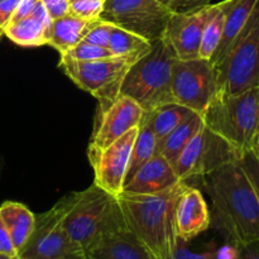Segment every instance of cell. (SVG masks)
<instances>
[{
	"label": "cell",
	"mask_w": 259,
	"mask_h": 259,
	"mask_svg": "<svg viewBox=\"0 0 259 259\" xmlns=\"http://www.w3.org/2000/svg\"><path fill=\"white\" fill-rule=\"evenodd\" d=\"M211 200L210 228L230 245L259 240V197L239 161L201 177Z\"/></svg>",
	"instance_id": "obj_1"
},
{
	"label": "cell",
	"mask_w": 259,
	"mask_h": 259,
	"mask_svg": "<svg viewBox=\"0 0 259 259\" xmlns=\"http://www.w3.org/2000/svg\"><path fill=\"white\" fill-rule=\"evenodd\" d=\"M184 181L151 195L121 192L118 196L125 224L158 259H168L176 234L174 204Z\"/></svg>",
	"instance_id": "obj_2"
},
{
	"label": "cell",
	"mask_w": 259,
	"mask_h": 259,
	"mask_svg": "<svg viewBox=\"0 0 259 259\" xmlns=\"http://www.w3.org/2000/svg\"><path fill=\"white\" fill-rule=\"evenodd\" d=\"M201 118L242 156L253 152L259 136V86L234 95L217 93Z\"/></svg>",
	"instance_id": "obj_3"
},
{
	"label": "cell",
	"mask_w": 259,
	"mask_h": 259,
	"mask_svg": "<svg viewBox=\"0 0 259 259\" xmlns=\"http://www.w3.org/2000/svg\"><path fill=\"white\" fill-rule=\"evenodd\" d=\"M176 60V55L163 37L154 40L151 51L131 66L124 76L119 94L133 99L144 111L175 103L171 78Z\"/></svg>",
	"instance_id": "obj_4"
},
{
	"label": "cell",
	"mask_w": 259,
	"mask_h": 259,
	"mask_svg": "<svg viewBox=\"0 0 259 259\" xmlns=\"http://www.w3.org/2000/svg\"><path fill=\"white\" fill-rule=\"evenodd\" d=\"M63 227L86 253L104 235L126 224L118 197L93 184L80 191L77 201L63 219Z\"/></svg>",
	"instance_id": "obj_5"
},
{
	"label": "cell",
	"mask_w": 259,
	"mask_h": 259,
	"mask_svg": "<svg viewBox=\"0 0 259 259\" xmlns=\"http://www.w3.org/2000/svg\"><path fill=\"white\" fill-rule=\"evenodd\" d=\"M80 196L73 191L58 200L50 210L35 215L33 233L18 253L22 259H86L85 250L71 238L63 219Z\"/></svg>",
	"instance_id": "obj_6"
},
{
	"label": "cell",
	"mask_w": 259,
	"mask_h": 259,
	"mask_svg": "<svg viewBox=\"0 0 259 259\" xmlns=\"http://www.w3.org/2000/svg\"><path fill=\"white\" fill-rule=\"evenodd\" d=\"M215 67L219 94L234 95L259 86V0L245 27Z\"/></svg>",
	"instance_id": "obj_7"
},
{
	"label": "cell",
	"mask_w": 259,
	"mask_h": 259,
	"mask_svg": "<svg viewBox=\"0 0 259 259\" xmlns=\"http://www.w3.org/2000/svg\"><path fill=\"white\" fill-rule=\"evenodd\" d=\"M134 62L131 58L114 56L83 62L61 58L58 66L75 85L98 100V113H101L120 95L124 76Z\"/></svg>",
	"instance_id": "obj_8"
},
{
	"label": "cell",
	"mask_w": 259,
	"mask_h": 259,
	"mask_svg": "<svg viewBox=\"0 0 259 259\" xmlns=\"http://www.w3.org/2000/svg\"><path fill=\"white\" fill-rule=\"evenodd\" d=\"M240 158L242 154L234 147L202 125L172 166L181 181H189L197 177L201 179Z\"/></svg>",
	"instance_id": "obj_9"
},
{
	"label": "cell",
	"mask_w": 259,
	"mask_h": 259,
	"mask_svg": "<svg viewBox=\"0 0 259 259\" xmlns=\"http://www.w3.org/2000/svg\"><path fill=\"white\" fill-rule=\"evenodd\" d=\"M171 14L159 0H105L100 19L154 42L163 35Z\"/></svg>",
	"instance_id": "obj_10"
},
{
	"label": "cell",
	"mask_w": 259,
	"mask_h": 259,
	"mask_svg": "<svg viewBox=\"0 0 259 259\" xmlns=\"http://www.w3.org/2000/svg\"><path fill=\"white\" fill-rule=\"evenodd\" d=\"M171 91L175 103L201 115L218 93V71L209 60H176Z\"/></svg>",
	"instance_id": "obj_11"
},
{
	"label": "cell",
	"mask_w": 259,
	"mask_h": 259,
	"mask_svg": "<svg viewBox=\"0 0 259 259\" xmlns=\"http://www.w3.org/2000/svg\"><path fill=\"white\" fill-rule=\"evenodd\" d=\"M137 133L138 126L105 148L88 147V158L95 176L94 184L116 197L123 192Z\"/></svg>",
	"instance_id": "obj_12"
},
{
	"label": "cell",
	"mask_w": 259,
	"mask_h": 259,
	"mask_svg": "<svg viewBox=\"0 0 259 259\" xmlns=\"http://www.w3.org/2000/svg\"><path fill=\"white\" fill-rule=\"evenodd\" d=\"M212 10L214 4H209L194 12H172L162 37L172 48L177 60L199 58L202 33Z\"/></svg>",
	"instance_id": "obj_13"
},
{
	"label": "cell",
	"mask_w": 259,
	"mask_h": 259,
	"mask_svg": "<svg viewBox=\"0 0 259 259\" xmlns=\"http://www.w3.org/2000/svg\"><path fill=\"white\" fill-rule=\"evenodd\" d=\"M144 110L128 96L119 95L118 99L101 113H98L93 138L89 146L105 148L131 129L141 124Z\"/></svg>",
	"instance_id": "obj_14"
},
{
	"label": "cell",
	"mask_w": 259,
	"mask_h": 259,
	"mask_svg": "<svg viewBox=\"0 0 259 259\" xmlns=\"http://www.w3.org/2000/svg\"><path fill=\"white\" fill-rule=\"evenodd\" d=\"M174 228L175 234L186 243L210 229L209 205L202 192L186 181L175 200Z\"/></svg>",
	"instance_id": "obj_15"
},
{
	"label": "cell",
	"mask_w": 259,
	"mask_h": 259,
	"mask_svg": "<svg viewBox=\"0 0 259 259\" xmlns=\"http://www.w3.org/2000/svg\"><path fill=\"white\" fill-rule=\"evenodd\" d=\"M180 182L181 180L177 177L174 166L157 152L125 182L123 192L138 195L158 194L176 186Z\"/></svg>",
	"instance_id": "obj_16"
},
{
	"label": "cell",
	"mask_w": 259,
	"mask_h": 259,
	"mask_svg": "<svg viewBox=\"0 0 259 259\" xmlns=\"http://www.w3.org/2000/svg\"><path fill=\"white\" fill-rule=\"evenodd\" d=\"M85 254L86 259H158L128 227L104 235Z\"/></svg>",
	"instance_id": "obj_17"
},
{
	"label": "cell",
	"mask_w": 259,
	"mask_h": 259,
	"mask_svg": "<svg viewBox=\"0 0 259 259\" xmlns=\"http://www.w3.org/2000/svg\"><path fill=\"white\" fill-rule=\"evenodd\" d=\"M257 3L258 0H228L224 32H223L219 47H218L217 52L211 60V62L215 66L225 57L234 40L237 39L243 28L245 27Z\"/></svg>",
	"instance_id": "obj_18"
},
{
	"label": "cell",
	"mask_w": 259,
	"mask_h": 259,
	"mask_svg": "<svg viewBox=\"0 0 259 259\" xmlns=\"http://www.w3.org/2000/svg\"><path fill=\"white\" fill-rule=\"evenodd\" d=\"M0 218L4 223L13 245L19 253L34 229L35 215L24 204L5 201L0 205Z\"/></svg>",
	"instance_id": "obj_19"
},
{
	"label": "cell",
	"mask_w": 259,
	"mask_h": 259,
	"mask_svg": "<svg viewBox=\"0 0 259 259\" xmlns=\"http://www.w3.org/2000/svg\"><path fill=\"white\" fill-rule=\"evenodd\" d=\"M95 20L82 19L71 13L65 17L55 19L52 22L47 45L62 55L85 38Z\"/></svg>",
	"instance_id": "obj_20"
},
{
	"label": "cell",
	"mask_w": 259,
	"mask_h": 259,
	"mask_svg": "<svg viewBox=\"0 0 259 259\" xmlns=\"http://www.w3.org/2000/svg\"><path fill=\"white\" fill-rule=\"evenodd\" d=\"M204 125V121L200 114L195 113L189 119L180 124L171 133L157 143V152L161 153L171 164L175 163L189 142L194 138L195 134Z\"/></svg>",
	"instance_id": "obj_21"
},
{
	"label": "cell",
	"mask_w": 259,
	"mask_h": 259,
	"mask_svg": "<svg viewBox=\"0 0 259 259\" xmlns=\"http://www.w3.org/2000/svg\"><path fill=\"white\" fill-rule=\"evenodd\" d=\"M195 114L191 109L177 103H168L158 106L152 111H144L143 119L149 124L157 141L171 133L176 126Z\"/></svg>",
	"instance_id": "obj_22"
},
{
	"label": "cell",
	"mask_w": 259,
	"mask_h": 259,
	"mask_svg": "<svg viewBox=\"0 0 259 259\" xmlns=\"http://www.w3.org/2000/svg\"><path fill=\"white\" fill-rule=\"evenodd\" d=\"M4 35L20 47H40L47 45L50 30L34 15L10 22L5 27Z\"/></svg>",
	"instance_id": "obj_23"
},
{
	"label": "cell",
	"mask_w": 259,
	"mask_h": 259,
	"mask_svg": "<svg viewBox=\"0 0 259 259\" xmlns=\"http://www.w3.org/2000/svg\"><path fill=\"white\" fill-rule=\"evenodd\" d=\"M108 48L114 56L138 61L139 58L143 57L151 51L152 42L141 37V35H137L134 33L114 25Z\"/></svg>",
	"instance_id": "obj_24"
},
{
	"label": "cell",
	"mask_w": 259,
	"mask_h": 259,
	"mask_svg": "<svg viewBox=\"0 0 259 259\" xmlns=\"http://www.w3.org/2000/svg\"><path fill=\"white\" fill-rule=\"evenodd\" d=\"M228 0L214 4V10L207 20L202 33L201 45L199 50V58L211 61L217 52L224 32L225 15H227Z\"/></svg>",
	"instance_id": "obj_25"
},
{
	"label": "cell",
	"mask_w": 259,
	"mask_h": 259,
	"mask_svg": "<svg viewBox=\"0 0 259 259\" xmlns=\"http://www.w3.org/2000/svg\"><path fill=\"white\" fill-rule=\"evenodd\" d=\"M157 143L158 141H157L153 131L151 129L149 124L142 118L141 124L138 126V133H137L133 148H132L125 182L136 174L139 167L143 166L157 153Z\"/></svg>",
	"instance_id": "obj_26"
},
{
	"label": "cell",
	"mask_w": 259,
	"mask_h": 259,
	"mask_svg": "<svg viewBox=\"0 0 259 259\" xmlns=\"http://www.w3.org/2000/svg\"><path fill=\"white\" fill-rule=\"evenodd\" d=\"M187 244L189 243L176 235L168 259H233L235 255V247L228 243L223 247H211L202 252H194Z\"/></svg>",
	"instance_id": "obj_27"
},
{
	"label": "cell",
	"mask_w": 259,
	"mask_h": 259,
	"mask_svg": "<svg viewBox=\"0 0 259 259\" xmlns=\"http://www.w3.org/2000/svg\"><path fill=\"white\" fill-rule=\"evenodd\" d=\"M109 57H114L109 48L93 45V43H89L86 40H81L77 45L61 55V58H65V60L82 61V62L83 61L103 60V58Z\"/></svg>",
	"instance_id": "obj_28"
},
{
	"label": "cell",
	"mask_w": 259,
	"mask_h": 259,
	"mask_svg": "<svg viewBox=\"0 0 259 259\" xmlns=\"http://www.w3.org/2000/svg\"><path fill=\"white\" fill-rule=\"evenodd\" d=\"M105 0H70V13L86 20L100 18Z\"/></svg>",
	"instance_id": "obj_29"
},
{
	"label": "cell",
	"mask_w": 259,
	"mask_h": 259,
	"mask_svg": "<svg viewBox=\"0 0 259 259\" xmlns=\"http://www.w3.org/2000/svg\"><path fill=\"white\" fill-rule=\"evenodd\" d=\"M113 28L114 24L104 22V20H101L100 18H99L98 20H95V23H94L93 27L90 28V30H89L88 34L85 35V38H83L82 40H86V42L93 43V45L108 48L109 39H110Z\"/></svg>",
	"instance_id": "obj_30"
},
{
	"label": "cell",
	"mask_w": 259,
	"mask_h": 259,
	"mask_svg": "<svg viewBox=\"0 0 259 259\" xmlns=\"http://www.w3.org/2000/svg\"><path fill=\"white\" fill-rule=\"evenodd\" d=\"M240 164L247 174L248 179L252 182L259 197V159L253 152H247L240 158Z\"/></svg>",
	"instance_id": "obj_31"
},
{
	"label": "cell",
	"mask_w": 259,
	"mask_h": 259,
	"mask_svg": "<svg viewBox=\"0 0 259 259\" xmlns=\"http://www.w3.org/2000/svg\"><path fill=\"white\" fill-rule=\"evenodd\" d=\"M52 20L62 18L70 13V0H40Z\"/></svg>",
	"instance_id": "obj_32"
},
{
	"label": "cell",
	"mask_w": 259,
	"mask_h": 259,
	"mask_svg": "<svg viewBox=\"0 0 259 259\" xmlns=\"http://www.w3.org/2000/svg\"><path fill=\"white\" fill-rule=\"evenodd\" d=\"M211 4V0H172L168 8L175 13L194 12L202 7Z\"/></svg>",
	"instance_id": "obj_33"
},
{
	"label": "cell",
	"mask_w": 259,
	"mask_h": 259,
	"mask_svg": "<svg viewBox=\"0 0 259 259\" xmlns=\"http://www.w3.org/2000/svg\"><path fill=\"white\" fill-rule=\"evenodd\" d=\"M20 0H0V34L4 35V29L12 20Z\"/></svg>",
	"instance_id": "obj_34"
},
{
	"label": "cell",
	"mask_w": 259,
	"mask_h": 259,
	"mask_svg": "<svg viewBox=\"0 0 259 259\" xmlns=\"http://www.w3.org/2000/svg\"><path fill=\"white\" fill-rule=\"evenodd\" d=\"M233 259H259V240L235 247V255Z\"/></svg>",
	"instance_id": "obj_35"
},
{
	"label": "cell",
	"mask_w": 259,
	"mask_h": 259,
	"mask_svg": "<svg viewBox=\"0 0 259 259\" xmlns=\"http://www.w3.org/2000/svg\"><path fill=\"white\" fill-rule=\"evenodd\" d=\"M0 254L8 255V257L17 258L18 252L13 245L12 240H10L9 234H8L5 225L3 223L2 218H0Z\"/></svg>",
	"instance_id": "obj_36"
},
{
	"label": "cell",
	"mask_w": 259,
	"mask_h": 259,
	"mask_svg": "<svg viewBox=\"0 0 259 259\" xmlns=\"http://www.w3.org/2000/svg\"><path fill=\"white\" fill-rule=\"evenodd\" d=\"M37 3L38 0H20L10 22H14V20H19L22 19V18L29 17V15L32 14L33 9H34Z\"/></svg>",
	"instance_id": "obj_37"
},
{
	"label": "cell",
	"mask_w": 259,
	"mask_h": 259,
	"mask_svg": "<svg viewBox=\"0 0 259 259\" xmlns=\"http://www.w3.org/2000/svg\"><path fill=\"white\" fill-rule=\"evenodd\" d=\"M253 153L255 154V157L259 159V136H258V139H257V144H255V148L254 151H253Z\"/></svg>",
	"instance_id": "obj_38"
},
{
	"label": "cell",
	"mask_w": 259,
	"mask_h": 259,
	"mask_svg": "<svg viewBox=\"0 0 259 259\" xmlns=\"http://www.w3.org/2000/svg\"><path fill=\"white\" fill-rule=\"evenodd\" d=\"M159 2H161L162 4H164V5H167V7H168V4L172 2V0H159Z\"/></svg>",
	"instance_id": "obj_39"
},
{
	"label": "cell",
	"mask_w": 259,
	"mask_h": 259,
	"mask_svg": "<svg viewBox=\"0 0 259 259\" xmlns=\"http://www.w3.org/2000/svg\"><path fill=\"white\" fill-rule=\"evenodd\" d=\"M0 259H15V258H12V257H8V255L0 254Z\"/></svg>",
	"instance_id": "obj_40"
},
{
	"label": "cell",
	"mask_w": 259,
	"mask_h": 259,
	"mask_svg": "<svg viewBox=\"0 0 259 259\" xmlns=\"http://www.w3.org/2000/svg\"><path fill=\"white\" fill-rule=\"evenodd\" d=\"M0 179H2V159H0Z\"/></svg>",
	"instance_id": "obj_41"
},
{
	"label": "cell",
	"mask_w": 259,
	"mask_h": 259,
	"mask_svg": "<svg viewBox=\"0 0 259 259\" xmlns=\"http://www.w3.org/2000/svg\"><path fill=\"white\" fill-rule=\"evenodd\" d=\"M2 37H3V35H2V34H0V39H2Z\"/></svg>",
	"instance_id": "obj_42"
},
{
	"label": "cell",
	"mask_w": 259,
	"mask_h": 259,
	"mask_svg": "<svg viewBox=\"0 0 259 259\" xmlns=\"http://www.w3.org/2000/svg\"><path fill=\"white\" fill-rule=\"evenodd\" d=\"M15 259H22V258H18V257H17V258H15Z\"/></svg>",
	"instance_id": "obj_43"
}]
</instances>
